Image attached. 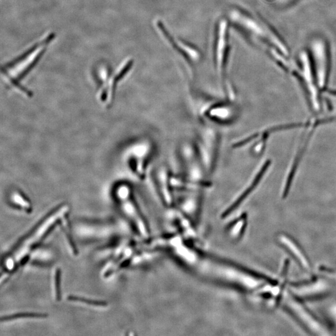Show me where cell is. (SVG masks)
Segmentation results:
<instances>
[{"instance_id":"obj_17","label":"cell","mask_w":336,"mask_h":336,"mask_svg":"<svg viewBox=\"0 0 336 336\" xmlns=\"http://www.w3.org/2000/svg\"><path fill=\"white\" fill-rule=\"evenodd\" d=\"M13 199L14 202H16L19 205H21L22 208L25 209V210L28 211H31L32 205H31L30 202L28 201L23 194L19 193V192H16V193H14L13 195Z\"/></svg>"},{"instance_id":"obj_8","label":"cell","mask_w":336,"mask_h":336,"mask_svg":"<svg viewBox=\"0 0 336 336\" xmlns=\"http://www.w3.org/2000/svg\"><path fill=\"white\" fill-rule=\"evenodd\" d=\"M152 153V146L148 141L138 143L132 149L128 158L129 166L138 179H145Z\"/></svg>"},{"instance_id":"obj_12","label":"cell","mask_w":336,"mask_h":336,"mask_svg":"<svg viewBox=\"0 0 336 336\" xmlns=\"http://www.w3.org/2000/svg\"><path fill=\"white\" fill-rule=\"evenodd\" d=\"M236 109L231 104L227 102H217L209 105L203 110L204 119L218 123H228L235 119Z\"/></svg>"},{"instance_id":"obj_2","label":"cell","mask_w":336,"mask_h":336,"mask_svg":"<svg viewBox=\"0 0 336 336\" xmlns=\"http://www.w3.org/2000/svg\"><path fill=\"white\" fill-rule=\"evenodd\" d=\"M234 19L254 41L264 46L272 57L289 58L290 51L286 44L278 34L264 21L245 11H234Z\"/></svg>"},{"instance_id":"obj_4","label":"cell","mask_w":336,"mask_h":336,"mask_svg":"<svg viewBox=\"0 0 336 336\" xmlns=\"http://www.w3.org/2000/svg\"><path fill=\"white\" fill-rule=\"evenodd\" d=\"M115 193L124 213L131 220L138 234L143 239H148L150 230L135 198L131 186L127 183H121L116 188Z\"/></svg>"},{"instance_id":"obj_7","label":"cell","mask_w":336,"mask_h":336,"mask_svg":"<svg viewBox=\"0 0 336 336\" xmlns=\"http://www.w3.org/2000/svg\"><path fill=\"white\" fill-rule=\"evenodd\" d=\"M290 292L301 300L326 297L331 293V283L323 276H316L307 281L290 285Z\"/></svg>"},{"instance_id":"obj_21","label":"cell","mask_w":336,"mask_h":336,"mask_svg":"<svg viewBox=\"0 0 336 336\" xmlns=\"http://www.w3.org/2000/svg\"><path fill=\"white\" fill-rule=\"evenodd\" d=\"M268 1L273 3V4H283V2H285V0H268Z\"/></svg>"},{"instance_id":"obj_16","label":"cell","mask_w":336,"mask_h":336,"mask_svg":"<svg viewBox=\"0 0 336 336\" xmlns=\"http://www.w3.org/2000/svg\"><path fill=\"white\" fill-rule=\"evenodd\" d=\"M67 299L69 301L81 302V303L92 305V306L102 307L107 306V303L105 301L93 300V299L77 297V296H69L68 297H67Z\"/></svg>"},{"instance_id":"obj_18","label":"cell","mask_w":336,"mask_h":336,"mask_svg":"<svg viewBox=\"0 0 336 336\" xmlns=\"http://www.w3.org/2000/svg\"><path fill=\"white\" fill-rule=\"evenodd\" d=\"M61 270L58 268L55 275V290L56 300L60 301L61 299Z\"/></svg>"},{"instance_id":"obj_15","label":"cell","mask_w":336,"mask_h":336,"mask_svg":"<svg viewBox=\"0 0 336 336\" xmlns=\"http://www.w3.org/2000/svg\"><path fill=\"white\" fill-rule=\"evenodd\" d=\"M47 317V315L44 314V313H17V314L6 316L5 317H2L1 318V321H8L21 318H46Z\"/></svg>"},{"instance_id":"obj_20","label":"cell","mask_w":336,"mask_h":336,"mask_svg":"<svg viewBox=\"0 0 336 336\" xmlns=\"http://www.w3.org/2000/svg\"><path fill=\"white\" fill-rule=\"evenodd\" d=\"M329 316L332 323L336 329V301L329 307Z\"/></svg>"},{"instance_id":"obj_13","label":"cell","mask_w":336,"mask_h":336,"mask_svg":"<svg viewBox=\"0 0 336 336\" xmlns=\"http://www.w3.org/2000/svg\"><path fill=\"white\" fill-rule=\"evenodd\" d=\"M270 161L268 160L267 162H265V163L263 164L261 167L259 169V171L256 172L255 176H254L252 180H251L249 184L247 186V187L242 192L238 197L234 200L232 204H231L229 207L225 210L224 213V216L228 215V214L232 213L234 211H235L236 209L238 208L239 206L241 205L242 203L244 202V200L252 193V192L255 190L260 184V183L261 182L265 173H267V169L270 167Z\"/></svg>"},{"instance_id":"obj_9","label":"cell","mask_w":336,"mask_h":336,"mask_svg":"<svg viewBox=\"0 0 336 336\" xmlns=\"http://www.w3.org/2000/svg\"><path fill=\"white\" fill-rule=\"evenodd\" d=\"M277 242L282 248L292 256L302 269L307 273L312 272V265L309 259L297 241L287 234H279Z\"/></svg>"},{"instance_id":"obj_1","label":"cell","mask_w":336,"mask_h":336,"mask_svg":"<svg viewBox=\"0 0 336 336\" xmlns=\"http://www.w3.org/2000/svg\"><path fill=\"white\" fill-rule=\"evenodd\" d=\"M155 248L171 254L189 270L211 281L257 296L272 278L203 252L180 235L160 237Z\"/></svg>"},{"instance_id":"obj_11","label":"cell","mask_w":336,"mask_h":336,"mask_svg":"<svg viewBox=\"0 0 336 336\" xmlns=\"http://www.w3.org/2000/svg\"><path fill=\"white\" fill-rule=\"evenodd\" d=\"M200 189H179L182 194L178 197L179 211L185 217L194 219L198 217L200 208Z\"/></svg>"},{"instance_id":"obj_3","label":"cell","mask_w":336,"mask_h":336,"mask_svg":"<svg viewBox=\"0 0 336 336\" xmlns=\"http://www.w3.org/2000/svg\"><path fill=\"white\" fill-rule=\"evenodd\" d=\"M281 303L283 304L287 312L311 334L316 335L331 334L328 327L311 312L303 300L293 295L289 289L285 292Z\"/></svg>"},{"instance_id":"obj_14","label":"cell","mask_w":336,"mask_h":336,"mask_svg":"<svg viewBox=\"0 0 336 336\" xmlns=\"http://www.w3.org/2000/svg\"><path fill=\"white\" fill-rule=\"evenodd\" d=\"M247 217L246 214H243L228 225L227 234L228 236L233 240H239L244 234L246 228Z\"/></svg>"},{"instance_id":"obj_19","label":"cell","mask_w":336,"mask_h":336,"mask_svg":"<svg viewBox=\"0 0 336 336\" xmlns=\"http://www.w3.org/2000/svg\"><path fill=\"white\" fill-rule=\"evenodd\" d=\"M64 233L66 234L67 241L69 242L70 248H71L72 252L74 253V255H77V248L76 247V245L74 244V241H73L71 234H70V231L68 230V229H67L66 226H64Z\"/></svg>"},{"instance_id":"obj_10","label":"cell","mask_w":336,"mask_h":336,"mask_svg":"<svg viewBox=\"0 0 336 336\" xmlns=\"http://www.w3.org/2000/svg\"><path fill=\"white\" fill-rule=\"evenodd\" d=\"M154 180L157 191L163 204L166 207H173L175 204L171 176L168 169L164 166L158 168L154 175Z\"/></svg>"},{"instance_id":"obj_5","label":"cell","mask_w":336,"mask_h":336,"mask_svg":"<svg viewBox=\"0 0 336 336\" xmlns=\"http://www.w3.org/2000/svg\"><path fill=\"white\" fill-rule=\"evenodd\" d=\"M196 148L206 173H213L217 163L220 146L218 132L213 127L204 126L199 132Z\"/></svg>"},{"instance_id":"obj_6","label":"cell","mask_w":336,"mask_h":336,"mask_svg":"<svg viewBox=\"0 0 336 336\" xmlns=\"http://www.w3.org/2000/svg\"><path fill=\"white\" fill-rule=\"evenodd\" d=\"M309 56L313 72L320 90L326 88L330 69V54L325 39L315 37L311 41Z\"/></svg>"}]
</instances>
